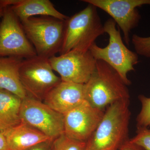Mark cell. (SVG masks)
I'll use <instances>...</instances> for the list:
<instances>
[{
	"mask_svg": "<svg viewBox=\"0 0 150 150\" xmlns=\"http://www.w3.org/2000/svg\"><path fill=\"white\" fill-rule=\"evenodd\" d=\"M129 102L125 100L108 106L98 126L86 142L84 150H119L129 139Z\"/></svg>",
	"mask_w": 150,
	"mask_h": 150,
	"instance_id": "obj_1",
	"label": "cell"
},
{
	"mask_svg": "<svg viewBox=\"0 0 150 150\" xmlns=\"http://www.w3.org/2000/svg\"><path fill=\"white\" fill-rule=\"evenodd\" d=\"M127 86L112 67L96 60L91 77L84 84L86 100L93 107L105 110L114 103L129 100Z\"/></svg>",
	"mask_w": 150,
	"mask_h": 150,
	"instance_id": "obj_2",
	"label": "cell"
},
{
	"mask_svg": "<svg viewBox=\"0 0 150 150\" xmlns=\"http://www.w3.org/2000/svg\"><path fill=\"white\" fill-rule=\"evenodd\" d=\"M97 8L88 4L66 21L60 55L73 50L88 51L97 38L105 33Z\"/></svg>",
	"mask_w": 150,
	"mask_h": 150,
	"instance_id": "obj_3",
	"label": "cell"
},
{
	"mask_svg": "<svg viewBox=\"0 0 150 150\" xmlns=\"http://www.w3.org/2000/svg\"><path fill=\"white\" fill-rule=\"evenodd\" d=\"M105 33L109 36V43L101 48L95 43L89 51L96 60H101L115 70L127 86L131 84L128 74L135 70L134 66L139 63V57L136 52L129 50L123 43L116 23L112 18L108 20L103 25Z\"/></svg>",
	"mask_w": 150,
	"mask_h": 150,
	"instance_id": "obj_4",
	"label": "cell"
},
{
	"mask_svg": "<svg viewBox=\"0 0 150 150\" xmlns=\"http://www.w3.org/2000/svg\"><path fill=\"white\" fill-rule=\"evenodd\" d=\"M66 21L50 16L33 17L20 22L37 56L49 59L60 52Z\"/></svg>",
	"mask_w": 150,
	"mask_h": 150,
	"instance_id": "obj_5",
	"label": "cell"
},
{
	"mask_svg": "<svg viewBox=\"0 0 150 150\" xmlns=\"http://www.w3.org/2000/svg\"><path fill=\"white\" fill-rule=\"evenodd\" d=\"M49 59L36 55L23 59L19 69L20 79L27 96L40 101L61 81Z\"/></svg>",
	"mask_w": 150,
	"mask_h": 150,
	"instance_id": "obj_6",
	"label": "cell"
},
{
	"mask_svg": "<svg viewBox=\"0 0 150 150\" xmlns=\"http://www.w3.org/2000/svg\"><path fill=\"white\" fill-rule=\"evenodd\" d=\"M0 22V57L23 59L37 55L23 28L21 22L11 8H4Z\"/></svg>",
	"mask_w": 150,
	"mask_h": 150,
	"instance_id": "obj_7",
	"label": "cell"
},
{
	"mask_svg": "<svg viewBox=\"0 0 150 150\" xmlns=\"http://www.w3.org/2000/svg\"><path fill=\"white\" fill-rule=\"evenodd\" d=\"M20 117L21 121L53 141L64 134L63 114L33 98L27 96L22 100Z\"/></svg>",
	"mask_w": 150,
	"mask_h": 150,
	"instance_id": "obj_8",
	"label": "cell"
},
{
	"mask_svg": "<svg viewBox=\"0 0 150 150\" xmlns=\"http://www.w3.org/2000/svg\"><path fill=\"white\" fill-rule=\"evenodd\" d=\"M54 71L60 75L62 81L85 84L91 77L96 60L89 50H73L49 59Z\"/></svg>",
	"mask_w": 150,
	"mask_h": 150,
	"instance_id": "obj_9",
	"label": "cell"
},
{
	"mask_svg": "<svg viewBox=\"0 0 150 150\" xmlns=\"http://www.w3.org/2000/svg\"><path fill=\"white\" fill-rule=\"evenodd\" d=\"M109 14L120 28L125 43L129 45L131 30L137 27L141 19L137 8L150 5V0H83Z\"/></svg>",
	"mask_w": 150,
	"mask_h": 150,
	"instance_id": "obj_10",
	"label": "cell"
},
{
	"mask_svg": "<svg viewBox=\"0 0 150 150\" xmlns=\"http://www.w3.org/2000/svg\"><path fill=\"white\" fill-rule=\"evenodd\" d=\"M105 110L85 101L63 114L64 134L74 139L86 142L101 121Z\"/></svg>",
	"mask_w": 150,
	"mask_h": 150,
	"instance_id": "obj_11",
	"label": "cell"
},
{
	"mask_svg": "<svg viewBox=\"0 0 150 150\" xmlns=\"http://www.w3.org/2000/svg\"><path fill=\"white\" fill-rule=\"evenodd\" d=\"M43 101L57 112L64 114L86 101L84 84L62 81L48 93Z\"/></svg>",
	"mask_w": 150,
	"mask_h": 150,
	"instance_id": "obj_12",
	"label": "cell"
},
{
	"mask_svg": "<svg viewBox=\"0 0 150 150\" xmlns=\"http://www.w3.org/2000/svg\"><path fill=\"white\" fill-rule=\"evenodd\" d=\"M3 135L5 137L9 150H28L41 143L54 141L22 121Z\"/></svg>",
	"mask_w": 150,
	"mask_h": 150,
	"instance_id": "obj_13",
	"label": "cell"
},
{
	"mask_svg": "<svg viewBox=\"0 0 150 150\" xmlns=\"http://www.w3.org/2000/svg\"><path fill=\"white\" fill-rule=\"evenodd\" d=\"M10 7L21 22L38 15L63 21L69 18L57 10L49 0H13V4Z\"/></svg>",
	"mask_w": 150,
	"mask_h": 150,
	"instance_id": "obj_14",
	"label": "cell"
},
{
	"mask_svg": "<svg viewBox=\"0 0 150 150\" xmlns=\"http://www.w3.org/2000/svg\"><path fill=\"white\" fill-rule=\"evenodd\" d=\"M22 60L16 57H0V89L10 92L23 100L27 95L19 74Z\"/></svg>",
	"mask_w": 150,
	"mask_h": 150,
	"instance_id": "obj_15",
	"label": "cell"
},
{
	"mask_svg": "<svg viewBox=\"0 0 150 150\" xmlns=\"http://www.w3.org/2000/svg\"><path fill=\"white\" fill-rule=\"evenodd\" d=\"M20 98L0 89V131L3 134L21 122Z\"/></svg>",
	"mask_w": 150,
	"mask_h": 150,
	"instance_id": "obj_16",
	"label": "cell"
},
{
	"mask_svg": "<svg viewBox=\"0 0 150 150\" xmlns=\"http://www.w3.org/2000/svg\"><path fill=\"white\" fill-rule=\"evenodd\" d=\"M86 142L74 139L64 134L54 140L52 150H84Z\"/></svg>",
	"mask_w": 150,
	"mask_h": 150,
	"instance_id": "obj_17",
	"label": "cell"
},
{
	"mask_svg": "<svg viewBox=\"0 0 150 150\" xmlns=\"http://www.w3.org/2000/svg\"><path fill=\"white\" fill-rule=\"evenodd\" d=\"M139 99L142 109L137 118V129L150 127V98L140 95Z\"/></svg>",
	"mask_w": 150,
	"mask_h": 150,
	"instance_id": "obj_18",
	"label": "cell"
},
{
	"mask_svg": "<svg viewBox=\"0 0 150 150\" xmlns=\"http://www.w3.org/2000/svg\"><path fill=\"white\" fill-rule=\"evenodd\" d=\"M131 40L138 55L150 58V36L143 37L134 34Z\"/></svg>",
	"mask_w": 150,
	"mask_h": 150,
	"instance_id": "obj_19",
	"label": "cell"
},
{
	"mask_svg": "<svg viewBox=\"0 0 150 150\" xmlns=\"http://www.w3.org/2000/svg\"><path fill=\"white\" fill-rule=\"evenodd\" d=\"M137 135L129 139L131 143L140 146L144 150H150V130L148 128H138Z\"/></svg>",
	"mask_w": 150,
	"mask_h": 150,
	"instance_id": "obj_20",
	"label": "cell"
},
{
	"mask_svg": "<svg viewBox=\"0 0 150 150\" xmlns=\"http://www.w3.org/2000/svg\"><path fill=\"white\" fill-rule=\"evenodd\" d=\"M119 150H144L138 145L131 143L129 139L125 142Z\"/></svg>",
	"mask_w": 150,
	"mask_h": 150,
	"instance_id": "obj_21",
	"label": "cell"
},
{
	"mask_svg": "<svg viewBox=\"0 0 150 150\" xmlns=\"http://www.w3.org/2000/svg\"><path fill=\"white\" fill-rule=\"evenodd\" d=\"M52 142H48L41 143L30 148L28 150H48V146Z\"/></svg>",
	"mask_w": 150,
	"mask_h": 150,
	"instance_id": "obj_22",
	"label": "cell"
},
{
	"mask_svg": "<svg viewBox=\"0 0 150 150\" xmlns=\"http://www.w3.org/2000/svg\"><path fill=\"white\" fill-rule=\"evenodd\" d=\"M0 150H9L5 137L1 131H0Z\"/></svg>",
	"mask_w": 150,
	"mask_h": 150,
	"instance_id": "obj_23",
	"label": "cell"
},
{
	"mask_svg": "<svg viewBox=\"0 0 150 150\" xmlns=\"http://www.w3.org/2000/svg\"><path fill=\"white\" fill-rule=\"evenodd\" d=\"M4 12V8L0 7V18L2 17Z\"/></svg>",
	"mask_w": 150,
	"mask_h": 150,
	"instance_id": "obj_24",
	"label": "cell"
},
{
	"mask_svg": "<svg viewBox=\"0 0 150 150\" xmlns=\"http://www.w3.org/2000/svg\"></svg>",
	"mask_w": 150,
	"mask_h": 150,
	"instance_id": "obj_25",
	"label": "cell"
}]
</instances>
